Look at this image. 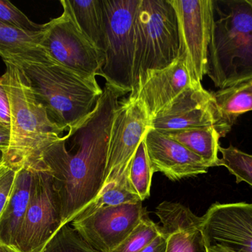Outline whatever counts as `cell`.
I'll use <instances>...</instances> for the list:
<instances>
[{
    "label": "cell",
    "instance_id": "cell-1",
    "mask_svg": "<svg viewBox=\"0 0 252 252\" xmlns=\"http://www.w3.org/2000/svg\"><path fill=\"white\" fill-rule=\"evenodd\" d=\"M122 93L106 84L89 119L72 136L71 154L62 136L43 151L41 161L50 171L60 198L62 225L70 223L101 191L107 162L109 136Z\"/></svg>",
    "mask_w": 252,
    "mask_h": 252
},
{
    "label": "cell",
    "instance_id": "cell-2",
    "mask_svg": "<svg viewBox=\"0 0 252 252\" xmlns=\"http://www.w3.org/2000/svg\"><path fill=\"white\" fill-rule=\"evenodd\" d=\"M34 96L50 119L71 138L93 113L103 89L97 79L86 78L53 60L17 64Z\"/></svg>",
    "mask_w": 252,
    "mask_h": 252
},
{
    "label": "cell",
    "instance_id": "cell-3",
    "mask_svg": "<svg viewBox=\"0 0 252 252\" xmlns=\"http://www.w3.org/2000/svg\"><path fill=\"white\" fill-rule=\"evenodd\" d=\"M207 75L220 90L252 79V0H213Z\"/></svg>",
    "mask_w": 252,
    "mask_h": 252
},
{
    "label": "cell",
    "instance_id": "cell-4",
    "mask_svg": "<svg viewBox=\"0 0 252 252\" xmlns=\"http://www.w3.org/2000/svg\"><path fill=\"white\" fill-rule=\"evenodd\" d=\"M4 63L6 71L1 76L10 103V142L4 162L18 170L40 162L43 151L64 131L35 99L23 71L14 64Z\"/></svg>",
    "mask_w": 252,
    "mask_h": 252
},
{
    "label": "cell",
    "instance_id": "cell-5",
    "mask_svg": "<svg viewBox=\"0 0 252 252\" xmlns=\"http://www.w3.org/2000/svg\"><path fill=\"white\" fill-rule=\"evenodd\" d=\"M134 36L133 86L147 71L165 68L179 57L177 19L170 0H139Z\"/></svg>",
    "mask_w": 252,
    "mask_h": 252
},
{
    "label": "cell",
    "instance_id": "cell-6",
    "mask_svg": "<svg viewBox=\"0 0 252 252\" xmlns=\"http://www.w3.org/2000/svg\"><path fill=\"white\" fill-rule=\"evenodd\" d=\"M106 18V84L125 96L133 87L134 21L139 0H103Z\"/></svg>",
    "mask_w": 252,
    "mask_h": 252
},
{
    "label": "cell",
    "instance_id": "cell-7",
    "mask_svg": "<svg viewBox=\"0 0 252 252\" xmlns=\"http://www.w3.org/2000/svg\"><path fill=\"white\" fill-rule=\"evenodd\" d=\"M60 3L63 13L44 24L41 46L58 63L86 78L96 79L101 75L104 53L81 31L66 0Z\"/></svg>",
    "mask_w": 252,
    "mask_h": 252
},
{
    "label": "cell",
    "instance_id": "cell-8",
    "mask_svg": "<svg viewBox=\"0 0 252 252\" xmlns=\"http://www.w3.org/2000/svg\"><path fill=\"white\" fill-rule=\"evenodd\" d=\"M31 199L15 250L42 252L62 225L60 198L53 177L42 161L33 166Z\"/></svg>",
    "mask_w": 252,
    "mask_h": 252
},
{
    "label": "cell",
    "instance_id": "cell-9",
    "mask_svg": "<svg viewBox=\"0 0 252 252\" xmlns=\"http://www.w3.org/2000/svg\"><path fill=\"white\" fill-rule=\"evenodd\" d=\"M176 12L179 54L192 82L201 84L207 73L213 22V0H170Z\"/></svg>",
    "mask_w": 252,
    "mask_h": 252
},
{
    "label": "cell",
    "instance_id": "cell-10",
    "mask_svg": "<svg viewBox=\"0 0 252 252\" xmlns=\"http://www.w3.org/2000/svg\"><path fill=\"white\" fill-rule=\"evenodd\" d=\"M151 121L141 102L128 97L119 102L111 128L103 187L127 174Z\"/></svg>",
    "mask_w": 252,
    "mask_h": 252
},
{
    "label": "cell",
    "instance_id": "cell-11",
    "mask_svg": "<svg viewBox=\"0 0 252 252\" xmlns=\"http://www.w3.org/2000/svg\"><path fill=\"white\" fill-rule=\"evenodd\" d=\"M213 127L220 137L229 133L213 93L201 84L189 87L151 121V128L160 132L182 131Z\"/></svg>",
    "mask_w": 252,
    "mask_h": 252
},
{
    "label": "cell",
    "instance_id": "cell-12",
    "mask_svg": "<svg viewBox=\"0 0 252 252\" xmlns=\"http://www.w3.org/2000/svg\"><path fill=\"white\" fill-rule=\"evenodd\" d=\"M147 213L142 202L100 209L71 222L77 233L99 252H112L131 233Z\"/></svg>",
    "mask_w": 252,
    "mask_h": 252
},
{
    "label": "cell",
    "instance_id": "cell-13",
    "mask_svg": "<svg viewBox=\"0 0 252 252\" xmlns=\"http://www.w3.org/2000/svg\"><path fill=\"white\" fill-rule=\"evenodd\" d=\"M207 248L252 252V204H213L201 217Z\"/></svg>",
    "mask_w": 252,
    "mask_h": 252
},
{
    "label": "cell",
    "instance_id": "cell-14",
    "mask_svg": "<svg viewBox=\"0 0 252 252\" xmlns=\"http://www.w3.org/2000/svg\"><path fill=\"white\" fill-rule=\"evenodd\" d=\"M197 85L199 84L191 79L185 59L179 56L165 68L147 71L137 80L128 98L141 102L153 120L185 90Z\"/></svg>",
    "mask_w": 252,
    "mask_h": 252
},
{
    "label": "cell",
    "instance_id": "cell-15",
    "mask_svg": "<svg viewBox=\"0 0 252 252\" xmlns=\"http://www.w3.org/2000/svg\"><path fill=\"white\" fill-rule=\"evenodd\" d=\"M153 173H161L173 181L205 174L210 166L176 141L152 128L143 139Z\"/></svg>",
    "mask_w": 252,
    "mask_h": 252
},
{
    "label": "cell",
    "instance_id": "cell-16",
    "mask_svg": "<svg viewBox=\"0 0 252 252\" xmlns=\"http://www.w3.org/2000/svg\"><path fill=\"white\" fill-rule=\"evenodd\" d=\"M166 241L165 252H209L201 217L179 203L163 201L156 208Z\"/></svg>",
    "mask_w": 252,
    "mask_h": 252
},
{
    "label": "cell",
    "instance_id": "cell-17",
    "mask_svg": "<svg viewBox=\"0 0 252 252\" xmlns=\"http://www.w3.org/2000/svg\"><path fill=\"white\" fill-rule=\"evenodd\" d=\"M33 169L24 166L16 172L10 198L0 217V241L15 249L31 199Z\"/></svg>",
    "mask_w": 252,
    "mask_h": 252
},
{
    "label": "cell",
    "instance_id": "cell-18",
    "mask_svg": "<svg viewBox=\"0 0 252 252\" xmlns=\"http://www.w3.org/2000/svg\"><path fill=\"white\" fill-rule=\"evenodd\" d=\"M43 31L27 32L0 21V57L4 62L19 63H48L50 57L41 46Z\"/></svg>",
    "mask_w": 252,
    "mask_h": 252
},
{
    "label": "cell",
    "instance_id": "cell-19",
    "mask_svg": "<svg viewBox=\"0 0 252 252\" xmlns=\"http://www.w3.org/2000/svg\"><path fill=\"white\" fill-rule=\"evenodd\" d=\"M66 1L81 31L105 55L106 18L103 0Z\"/></svg>",
    "mask_w": 252,
    "mask_h": 252
},
{
    "label": "cell",
    "instance_id": "cell-20",
    "mask_svg": "<svg viewBox=\"0 0 252 252\" xmlns=\"http://www.w3.org/2000/svg\"><path fill=\"white\" fill-rule=\"evenodd\" d=\"M161 133L201 157L210 167H219L220 137L215 127Z\"/></svg>",
    "mask_w": 252,
    "mask_h": 252
},
{
    "label": "cell",
    "instance_id": "cell-21",
    "mask_svg": "<svg viewBox=\"0 0 252 252\" xmlns=\"http://www.w3.org/2000/svg\"><path fill=\"white\" fill-rule=\"evenodd\" d=\"M223 124L230 131L239 115L252 110V92L245 83L213 93Z\"/></svg>",
    "mask_w": 252,
    "mask_h": 252
},
{
    "label": "cell",
    "instance_id": "cell-22",
    "mask_svg": "<svg viewBox=\"0 0 252 252\" xmlns=\"http://www.w3.org/2000/svg\"><path fill=\"white\" fill-rule=\"evenodd\" d=\"M142 202L138 195L132 191L128 181L127 173L121 180L103 186L94 201L83 209L74 220L84 218L100 209L116 207L126 204H137Z\"/></svg>",
    "mask_w": 252,
    "mask_h": 252
},
{
    "label": "cell",
    "instance_id": "cell-23",
    "mask_svg": "<svg viewBox=\"0 0 252 252\" xmlns=\"http://www.w3.org/2000/svg\"><path fill=\"white\" fill-rule=\"evenodd\" d=\"M154 175L143 141L139 145L127 172V181L132 191L143 201L151 195Z\"/></svg>",
    "mask_w": 252,
    "mask_h": 252
},
{
    "label": "cell",
    "instance_id": "cell-24",
    "mask_svg": "<svg viewBox=\"0 0 252 252\" xmlns=\"http://www.w3.org/2000/svg\"><path fill=\"white\" fill-rule=\"evenodd\" d=\"M161 234L160 226L145 213L131 233L112 252H142Z\"/></svg>",
    "mask_w": 252,
    "mask_h": 252
},
{
    "label": "cell",
    "instance_id": "cell-25",
    "mask_svg": "<svg viewBox=\"0 0 252 252\" xmlns=\"http://www.w3.org/2000/svg\"><path fill=\"white\" fill-rule=\"evenodd\" d=\"M219 167L223 166L236 178L238 183L245 182L252 186V155L239 150L230 145L226 148L220 146Z\"/></svg>",
    "mask_w": 252,
    "mask_h": 252
},
{
    "label": "cell",
    "instance_id": "cell-26",
    "mask_svg": "<svg viewBox=\"0 0 252 252\" xmlns=\"http://www.w3.org/2000/svg\"><path fill=\"white\" fill-rule=\"evenodd\" d=\"M42 252H99L89 245L69 225H63L49 241Z\"/></svg>",
    "mask_w": 252,
    "mask_h": 252
},
{
    "label": "cell",
    "instance_id": "cell-27",
    "mask_svg": "<svg viewBox=\"0 0 252 252\" xmlns=\"http://www.w3.org/2000/svg\"><path fill=\"white\" fill-rule=\"evenodd\" d=\"M0 21L27 32H41L44 25L35 23L7 0H0Z\"/></svg>",
    "mask_w": 252,
    "mask_h": 252
},
{
    "label": "cell",
    "instance_id": "cell-28",
    "mask_svg": "<svg viewBox=\"0 0 252 252\" xmlns=\"http://www.w3.org/2000/svg\"><path fill=\"white\" fill-rule=\"evenodd\" d=\"M16 172L17 170L4 161L0 164V217L10 198L16 179Z\"/></svg>",
    "mask_w": 252,
    "mask_h": 252
},
{
    "label": "cell",
    "instance_id": "cell-29",
    "mask_svg": "<svg viewBox=\"0 0 252 252\" xmlns=\"http://www.w3.org/2000/svg\"><path fill=\"white\" fill-rule=\"evenodd\" d=\"M0 124L10 127V103L2 76L0 77Z\"/></svg>",
    "mask_w": 252,
    "mask_h": 252
},
{
    "label": "cell",
    "instance_id": "cell-30",
    "mask_svg": "<svg viewBox=\"0 0 252 252\" xmlns=\"http://www.w3.org/2000/svg\"><path fill=\"white\" fill-rule=\"evenodd\" d=\"M166 241L162 234H160L145 250L142 252H165Z\"/></svg>",
    "mask_w": 252,
    "mask_h": 252
},
{
    "label": "cell",
    "instance_id": "cell-31",
    "mask_svg": "<svg viewBox=\"0 0 252 252\" xmlns=\"http://www.w3.org/2000/svg\"><path fill=\"white\" fill-rule=\"evenodd\" d=\"M10 142V127L0 124V149L4 152L8 149Z\"/></svg>",
    "mask_w": 252,
    "mask_h": 252
},
{
    "label": "cell",
    "instance_id": "cell-32",
    "mask_svg": "<svg viewBox=\"0 0 252 252\" xmlns=\"http://www.w3.org/2000/svg\"><path fill=\"white\" fill-rule=\"evenodd\" d=\"M0 252H19L10 246L6 245L0 241Z\"/></svg>",
    "mask_w": 252,
    "mask_h": 252
},
{
    "label": "cell",
    "instance_id": "cell-33",
    "mask_svg": "<svg viewBox=\"0 0 252 252\" xmlns=\"http://www.w3.org/2000/svg\"><path fill=\"white\" fill-rule=\"evenodd\" d=\"M209 252H229L225 251V250H221L220 248H217V247H213V248H208Z\"/></svg>",
    "mask_w": 252,
    "mask_h": 252
},
{
    "label": "cell",
    "instance_id": "cell-34",
    "mask_svg": "<svg viewBox=\"0 0 252 252\" xmlns=\"http://www.w3.org/2000/svg\"><path fill=\"white\" fill-rule=\"evenodd\" d=\"M4 152L2 149H0V164L4 161Z\"/></svg>",
    "mask_w": 252,
    "mask_h": 252
},
{
    "label": "cell",
    "instance_id": "cell-35",
    "mask_svg": "<svg viewBox=\"0 0 252 252\" xmlns=\"http://www.w3.org/2000/svg\"><path fill=\"white\" fill-rule=\"evenodd\" d=\"M244 83H245L246 85H247L248 88L252 92V79L249 80V81H246V82Z\"/></svg>",
    "mask_w": 252,
    "mask_h": 252
}]
</instances>
